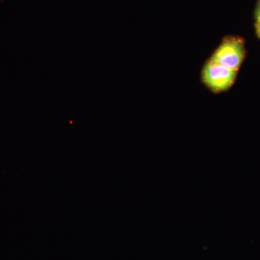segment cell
I'll list each match as a JSON object with an SVG mask.
<instances>
[{"label": "cell", "instance_id": "6da1fadb", "mask_svg": "<svg viewBox=\"0 0 260 260\" xmlns=\"http://www.w3.org/2000/svg\"><path fill=\"white\" fill-rule=\"evenodd\" d=\"M244 41L239 37H228L210 58L213 61L229 69L238 70L245 57Z\"/></svg>", "mask_w": 260, "mask_h": 260}, {"label": "cell", "instance_id": "7a4b0ae2", "mask_svg": "<svg viewBox=\"0 0 260 260\" xmlns=\"http://www.w3.org/2000/svg\"><path fill=\"white\" fill-rule=\"evenodd\" d=\"M237 73L238 70L229 69L209 61L203 68L202 80L212 91L220 93L232 86L237 78Z\"/></svg>", "mask_w": 260, "mask_h": 260}, {"label": "cell", "instance_id": "3957f363", "mask_svg": "<svg viewBox=\"0 0 260 260\" xmlns=\"http://www.w3.org/2000/svg\"><path fill=\"white\" fill-rule=\"evenodd\" d=\"M255 28L256 35L260 39V0H258L255 10Z\"/></svg>", "mask_w": 260, "mask_h": 260}]
</instances>
